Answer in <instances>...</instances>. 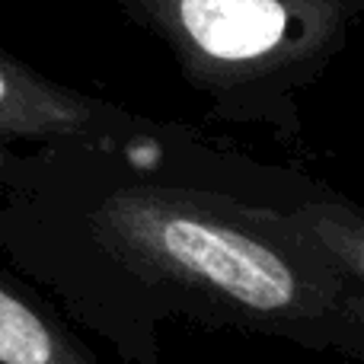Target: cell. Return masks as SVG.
Listing matches in <instances>:
<instances>
[{
    "label": "cell",
    "instance_id": "6da1fadb",
    "mask_svg": "<svg viewBox=\"0 0 364 364\" xmlns=\"http://www.w3.org/2000/svg\"><path fill=\"white\" fill-rule=\"evenodd\" d=\"M0 256L125 364H164L188 323L364 355V220L291 182H186L134 151L125 173L0 176Z\"/></svg>",
    "mask_w": 364,
    "mask_h": 364
},
{
    "label": "cell",
    "instance_id": "7a4b0ae2",
    "mask_svg": "<svg viewBox=\"0 0 364 364\" xmlns=\"http://www.w3.org/2000/svg\"><path fill=\"white\" fill-rule=\"evenodd\" d=\"M0 364H102L70 320L0 265Z\"/></svg>",
    "mask_w": 364,
    "mask_h": 364
},
{
    "label": "cell",
    "instance_id": "3957f363",
    "mask_svg": "<svg viewBox=\"0 0 364 364\" xmlns=\"http://www.w3.org/2000/svg\"><path fill=\"white\" fill-rule=\"evenodd\" d=\"M182 23L205 51L218 58H252L284 32L275 0H182Z\"/></svg>",
    "mask_w": 364,
    "mask_h": 364
},
{
    "label": "cell",
    "instance_id": "277c9868",
    "mask_svg": "<svg viewBox=\"0 0 364 364\" xmlns=\"http://www.w3.org/2000/svg\"><path fill=\"white\" fill-rule=\"evenodd\" d=\"M10 106H13V87H10V80H6V74L0 70V115Z\"/></svg>",
    "mask_w": 364,
    "mask_h": 364
}]
</instances>
